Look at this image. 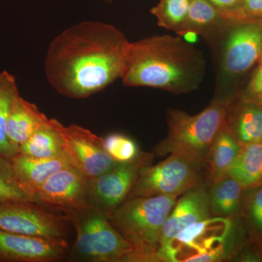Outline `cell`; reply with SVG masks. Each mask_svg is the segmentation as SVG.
I'll return each instance as SVG.
<instances>
[{
	"label": "cell",
	"instance_id": "obj_18",
	"mask_svg": "<svg viewBox=\"0 0 262 262\" xmlns=\"http://www.w3.org/2000/svg\"><path fill=\"white\" fill-rule=\"evenodd\" d=\"M60 122L48 119L19 148V152L34 158H54L67 152L59 130Z\"/></svg>",
	"mask_w": 262,
	"mask_h": 262
},
{
	"label": "cell",
	"instance_id": "obj_34",
	"mask_svg": "<svg viewBox=\"0 0 262 262\" xmlns=\"http://www.w3.org/2000/svg\"><path fill=\"white\" fill-rule=\"evenodd\" d=\"M102 1L106 2V3H111L113 0H102Z\"/></svg>",
	"mask_w": 262,
	"mask_h": 262
},
{
	"label": "cell",
	"instance_id": "obj_2",
	"mask_svg": "<svg viewBox=\"0 0 262 262\" xmlns=\"http://www.w3.org/2000/svg\"><path fill=\"white\" fill-rule=\"evenodd\" d=\"M204 72L198 50L179 36L164 34L129 42L120 80L127 87L185 94L198 89Z\"/></svg>",
	"mask_w": 262,
	"mask_h": 262
},
{
	"label": "cell",
	"instance_id": "obj_17",
	"mask_svg": "<svg viewBox=\"0 0 262 262\" xmlns=\"http://www.w3.org/2000/svg\"><path fill=\"white\" fill-rule=\"evenodd\" d=\"M241 149L239 141L228 125L223 127L215 136L207 158L206 172L210 185L227 175Z\"/></svg>",
	"mask_w": 262,
	"mask_h": 262
},
{
	"label": "cell",
	"instance_id": "obj_20",
	"mask_svg": "<svg viewBox=\"0 0 262 262\" xmlns=\"http://www.w3.org/2000/svg\"><path fill=\"white\" fill-rule=\"evenodd\" d=\"M229 24L209 0H191L185 27L179 37L189 31L199 35L222 32Z\"/></svg>",
	"mask_w": 262,
	"mask_h": 262
},
{
	"label": "cell",
	"instance_id": "obj_5",
	"mask_svg": "<svg viewBox=\"0 0 262 262\" xmlns=\"http://www.w3.org/2000/svg\"><path fill=\"white\" fill-rule=\"evenodd\" d=\"M77 230L75 251L80 258L96 262H141V254L112 225L108 215L92 206L67 215Z\"/></svg>",
	"mask_w": 262,
	"mask_h": 262
},
{
	"label": "cell",
	"instance_id": "obj_30",
	"mask_svg": "<svg viewBox=\"0 0 262 262\" xmlns=\"http://www.w3.org/2000/svg\"><path fill=\"white\" fill-rule=\"evenodd\" d=\"M241 11L242 20L262 21V0H242Z\"/></svg>",
	"mask_w": 262,
	"mask_h": 262
},
{
	"label": "cell",
	"instance_id": "obj_26",
	"mask_svg": "<svg viewBox=\"0 0 262 262\" xmlns=\"http://www.w3.org/2000/svg\"><path fill=\"white\" fill-rule=\"evenodd\" d=\"M16 200L32 201L19 186L10 160L0 156V201Z\"/></svg>",
	"mask_w": 262,
	"mask_h": 262
},
{
	"label": "cell",
	"instance_id": "obj_6",
	"mask_svg": "<svg viewBox=\"0 0 262 262\" xmlns=\"http://www.w3.org/2000/svg\"><path fill=\"white\" fill-rule=\"evenodd\" d=\"M229 217H208L186 227L158 248L157 261H218L232 230Z\"/></svg>",
	"mask_w": 262,
	"mask_h": 262
},
{
	"label": "cell",
	"instance_id": "obj_33",
	"mask_svg": "<svg viewBox=\"0 0 262 262\" xmlns=\"http://www.w3.org/2000/svg\"><path fill=\"white\" fill-rule=\"evenodd\" d=\"M256 103H258V104H260L261 106H262V99L260 100V101H258V102H256Z\"/></svg>",
	"mask_w": 262,
	"mask_h": 262
},
{
	"label": "cell",
	"instance_id": "obj_22",
	"mask_svg": "<svg viewBox=\"0 0 262 262\" xmlns=\"http://www.w3.org/2000/svg\"><path fill=\"white\" fill-rule=\"evenodd\" d=\"M210 186L212 215L229 217L234 213L238 208L244 187L228 174Z\"/></svg>",
	"mask_w": 262,
	"mask_h": 262
},
{
	"label": "cell",
	"instance_id": "obj_12",
	"mask_svg": "<svg viewBox=\"0 0 262 262\" xmlns=\"http://www.w3.org/2000/svg\"><path fill=\"white\" fill-rule=\"evenodd\" d=\"M149 156L141 155L129 163H117L113 168L89 179V196L94 206L110 215L128 196L139 168L149 163Z\"/></svg>",
	"mask_w": 262,
	"mask_h": 262
},
{
	"label": "cell",
	"instance_id": "obj_16",
	"mask_svg": "<svg viewBox=\"0 0 262 262\" xmlns=\"http://www.w3.org/2000/svg\"><path fill=\"white\" fill-rule=\"evenodd\" d=\"M48 119L34 103L29 102L18 95L10 105L7 118L6 134L8 141L19 149Z\"/></svg>",
	"mask_w": 262,
	"mask_h": 262
},
{
	"label": "cell",
	"instance_id": "obj_23",
	"mask_svg": "<svg viewBox=\"0 0 262 262\" xmlns=\"http://www.w3.org/2000/svg\"><path fill=\"white\" fill-rule=\"evenodd\" d=\"M18 95L14 76L7 71L0 72V156L8 160L19 152L18 148L10 144L6 134V122L10 105Z\"/></svg>",
	"mask_w": 262,
	"mask_h": 262
},
{
	"label": "cell",
	"instance_id": "obj_31",
	"mask_svg": "<svg viewBox=\"0 0 262 262\" xmlns=\"http://www.w3.org/2000/svg\"><path fill=\"white\" fill-rule=\"evenodd\" d=\"M198 35H199V34H196V32H190V31H189V32L184 33L181 37L184 38L186 42L192 43L196 42V39H198Z\"/></svg>",
	"mask_w": 262,
	"mask_h": 262
},
{
	"label": "cell",
	"instance_id": "obj_13",
	"mask_svg": "<svg viewBox=\"0 0 262 262\" xmlns=\"http://www.w3.org/2000/svg\"><path fill=\"white\" fill-rule=\"evenodd\" d=\"M64 238L34 237L0 229V262H53L63 257Z\"/></svg>",
	"mask_w": 262,
	"mask_h": 262
},
{
	"label": "cell",
	"instance_id": "obj_9",
	"mask_svg": "<svg viewBox=\"0 0 262 262\" xmlns=\"http://www.w3.org/2000/svg\"><path fill=\"white\" fill-rule=\"evenodd\" d=\"M89 179L71 165L50 177L41 186L34 201L65 217L94 206L89 196Z\"/></svg>",
	"mask_w": 262,
	"mask_h": 262
},
{
	"label": "cell",
	"instance_id": "obj_11",
	"mask_svg": "<svg viewBox=\"0 0 262 262\" xmlns=\"http://www.w3.org/2000/svg\"><path fill=\"white\" fill-rule=\"evenodd\" d=\"M59 130L74 166L89 179L96 178L117 163L105 149L103 138L89 129L75 124L64 126L60 122Z\"/></svg>",
	"mask_w": 262,
	"mask_h": 262
},
{
	"label": "cell",
	"instance_id": "obj_14",
	"mask_svg": "<svg viewBox=\"0 0 262 262\" xmlns=\"http://www.w3.org/2000/svg\"><path fill=\"white\" fill-rule=\"evenodd\" d=\"M182 195L176 203L163 226L159 247L186 227L212 215L209 189L204 184Z\"/></svg>",
	"mask_w": 262,
	"mask_h": 262
},
{
	"label": "cell",
	"instance_id": "obj_1",
	"mask_svg": "<svg viewBox=\"0 0 262 262\" xmlns=\"http://www.w3.org/2000/svg\"><path fill=\"white\" fill-rule=\"evenodd\" d=\"M129 41L112 24L84 20L62 31L48 46L44 72L61 96L86 98L121 77Z\"/></svg>",
	"mask_w": 262,
	"mask_h": 262
},
{
	"label": "cell",
	"instance_id": "obj_8",
	"mask_svg": "<svg viewBox=\"0 0 262 262\" xmlns=\"http://www.w3.org/2000/svg\"><path fill=\"white\" fill-rule=\"evenodd\" d=\"M0 229L34 237L64 238L65 218L29 200L0 201Z\"/></svg>",
	"mask_w": 262,
	"mask_h": 262
},
{
	"label": "cell",
	"instance_id": "obj_10",
	"mask_svg": "<svg viewBox=\"0 0 262 262\" xmlns=\"http://www.w3.org/2000/svg\"><path fill=\"white\" fill-rule=\"evenodd\" d=\"M222 50V67L227 75L246 73L262 54V21L242 20L228 24Z\"/></svg>",
	"mask_w": 262,
	"mask_h": 262
},
{
	"label": "cell",
	"instance_id": "obj_21",
	"mask_svg": "<svg viewBox=\"0 0 262 262\" xmlns=\"http://www.w3.org/2000/svg\"><path fill=\"white\" fill-rule=\"evenodd\" d=\"M244 105L232 119H227L229 130L242 144L262 141V106L244 101Z\"/></svg>",
	"mask_w": 262,
	"mask_h": 262
},
{
	"label": "cell",
	"instance_id": "obj_19",
	"mask_svg": "<svg viewBox=\"0 0 262 262\" xmlns=\"http://www.w3.org/2000/svg\"><path fill=\"white\" fill-rule=\"evenodd\" d=\"M227 174L244 188L262 182V141L241 146Z\"/></svg>",
	"mask_w": 262,
	"mask_h": 262
},
{
	"label": "cell",
	"instance_id": "obj_3",
	"mask_svg": "<svg viewBox=\"0 0 262 262\" xmlns=\"http://www.w3.org/2000/svg\"><path fill=\"white\" fill-rule=\"evenodd\" d=\"M168 136L157 147L160 154H174L207 168V158L215 136L227 124V103L214 100L195 115L170 108Z\"/></svg>",
	"mask_w": 262,
	"mask_h": 262
},
{
	"label": "cell",
	"instance_id": "obj_24",
	"mask_svg": "<svg viewBox=\"0 0 262 262\" xmlns=\"http://www.w3.org/2000/svg\"><path fill=\"white\" fill-rule=\"evenodd\" d=\"M190 4L191 0H160L151 8V13L157 18L159 27L180 36L185 27Z\"/></svg>",
	"mask_w": 262,
	"mask_h": 262
},
{
	"label": "cell",
	"instance_id": "obj_32",
	"mask_svg": "<svg viewBox=\"0 0 262 262\" xmlns=\"http://www.w3.org/2000/svg\"><path fill=\"white\" fill-rule=\"evenodd\" d=\"M258 63L259 65H262V54L261 57H260L259 59H258Z\"/></svg>",
	"mask_w": 262,
	"mask_h": 262
},
{
	"label": "cell",
	"instance_id": "obj_15",
	"mask_svg": "<svg viewBox=\"0 0 262 262\" xmlns=\"http://www.w3.org/2000/svg\"><path fill=\"white\" fill-rule=\"evenodd\" d=\"M10 161L19 186L33 201L39 188L50 177L73 165L67 151L48 158H34L18 152Z\"/></svg>",
	"mask_w": 262,
	"mask_h": 262
},
{
	"label": "cell",
	"instance_id": "obj_28",
	"mask_svg": "<svg viewBox=\"0 0 262 262\" xmlns=\"http://www.w3.org/2000/svg\"><path fill=\"white\" fill-rule=\"evenodd\" d=\"M262 99V65L258 64L245 90L244 101L258 102Z\"/></svg>",
	"mask_w": 262,
	"mask_h": 262
},
{
	"label": "cell",
	"instance_id": "obj_29",
	"mask_svg": "<svg viewBox=\"0 0 262 262\" xmlns=\"http://www.w3.org/2000/svg\"><path fill=\"white\" fill-rule=\"evenodd\" d=\"M249 213L255 228L262 232V187L251 196Z\"/></svg>",
	"mask_w": 262,
	"mask_h": 262
},
{
	"label": "cell",
	"instance_id": "obj_7",
	"mask_svg": "<svg viewBox=\"0 0 262 262\" xmlns=\"http://www.w3.org/2000/svg\"><path fill=\"white\" fill-rule=\"evenodd\" d=\"M204 169L179 155L170 154L156 165H142L127 198L182 195L204 184Z\"/></svg>",
	"mask_w": 262,
	"mask_h": 262
},
{
	"label": "cell",
	"instance_id": "obj_25",
	"mask_svg": "<svg viewBox=\"0 0 262 262\" xmlns=\"http://www.w3.org/2000/svg\"><path fill=\"white\" fill-rule=\"evenodd\" d=\"M103 140L108 154L117 163L133 162L141 155L135 141L123 134H110Z\"/></svg>",
	"mask_w": 262,
	"mask_h": 262
},
{
	"label": "cell",
	"instance_id": "obj_4",
	"mask_svg": "<svg viewBox=\"0 0 262 262\" xmlns=\"http://www.w3.org/2000/svg\"><path fill=\"white\" fill-rule=\"evenodd\" d=\"M177 196L127 198L108 218L120 234L139 250L141 262L157 261L163 226Z\"/></svg>",
	"mask_w": 262,
	"mask_h": 262
},
{
	"label": "cell",
	"instance_id": "obj_27",
	"mask_svg": "<svg viewBox=\"0 0 262 262\" xmlns=\"http://www.w3.org/2000/svg\"><path fill=\"white\" fill-rule=\"evenodd\" d=\"M229 23L243 20L241 3L242 0H209Z\"/></svg>",
	"mask_w": 262,
	"mask_h": 262
}]
</instances>
